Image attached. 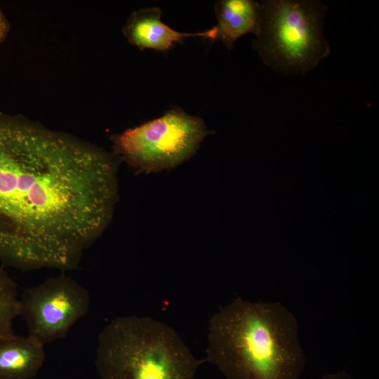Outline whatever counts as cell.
Masks as SVG:
<instances>
[{
    "label": "cell",
    "mask_w": 379,
    "mask_h": 379,
    "mask_svg": "<svg viewBox=\"0 0 379 379\" xmlns=\"http://www.w3.org/2000/svg\"><path fill=\"white\" fill-rule=\"evenodd\" d=\"M209 133L199 118L174 108L112 137L114 154L138 173L170 170L192 157Z\"/></svg>",
    "instance_id": "5b68a950"
},
{
    "label": "cell",
    "mask_w": 379,
    "mask_h": 379,
    "mask_svg": "<svg viewBox=\"0 0 379 379\" xmlns=\"http://www.w3.org/2000/svg\"><path fill=\"white\" fill-rule=\"evenodd\" d=\"M204 360L227 379H300L305 366L294 315L280 302L241 298L210 319Z\"/></svg>",
    "instance_id": "7a4b0ae2"
},
{
    "label": "cell",
    "mask_w": 379,
    "mask_h": 379,
    "mask_svg": "<svg viewBox=\"0 0 379 379\" xmlns=\"http://www.w3.org/2000/svg\"><path fill=\"white\" fill-rule=\"evenodd\" d=\"M204 361L167 324L126 315L111 320L99 333L95 364L100 379H194Z\"/></svg>",
    "instance_id": "3957f363"
},
{
    "label": "cell",
    "mask_w": 379,
    "mask_h": 379,
    "mask_svg": "<svg viewBox=\"0 0 379 379\" xmlns=\"http://www.w3.org/2000/svg\"><path fill=\"white\" fill-rule=\"evenodd\" d=\"M90 302L85 287L62 274L25 289L19 298L18 316L24 319L29 336L45 345L65 338L87 314Z\"/></svg>",
    "instance_id": "8992f818"
},
{
    "label": "cell",
    "mask_w": 379,
    "mask_h": 379,
    "mask_svg": "<svg viewBox=\"0 0 379 379\" xmlns=\"http://www.w3.org/2000/svg\"><path fill=\"white\" fill-rule=\"evenodd\" d=\"M161 15V11L159 8H142L134 11L123 28V33L128 42L140 49L165 51L175 43L189 37L215 40V26L196 33L180 32L164 23Z\"/></svg>",
    "instance_id": "52a82bcc"
},
{
    "label": "cell",
    "mask_w": 379,
    "mask_h": 379,
    "mask_svg": "<svg viewBox=\"0 0 379 379\" xmlns=\"http://www.w3.org/2000/svg\"><path fill=\"white\" fill-rule=\"evenodd\" d=\"M320 379H354L345 371H338L333 373L326 374Z\"/></svg>",
    "instance_id": "7c38bea8"
},
{
    "label": "cell",
    "mask_w": 379,
    "mask_h": 379,
    "mask_svg": "<svg viewBox=\"0 0 379 379\" xmlns=\"http://www.w3.org/2000/svg\"><path fill=\"white\" fill-rule=\"evenodd\" d=\"M253 47L262 62L284 74L305 73L328 57L324 35L326 6L315 0H265Z\"/></svg>",
    "instance_id": "277c9868"
},
{
    "label": "cell",
    "mask_w": 379,
    "mask_h": 379,
    "mask_svg": "<svg viewBox=\"0 0 379 379\" xmlns=\"http://www.w3.org/2000/svg\"><path fill=\"white\" fill-rule=\"evenodd\" d=\"M45 358L44 345L31 336L0 338V379H32Z\"/></svg>",
    "instance_id": "ba28073f"
},
{
    "label": "cell",
    "mask_w": 379,
    "mask_h": 379,
    "mask_svg": "<svg viewBox=\"0 0 379 379\" xmlns=\"http://www.w3.org/2000/svg\"><path fill=\"white\" fill-rule=\"evenodd\" d=\"M10 30L9 22L0 8V45L6 40Z\"/></svg>",
    "instance_id": "8fae6325"
},
{
    "label": "cell",
    "mask_w": 379,
    "mask_h": 379,
    "mask_svg": "<svg viewBox=\"0 0 379 379\" xmlns=\"http://www.w3.org/2000/svg\"><path fill=\"white\" fill-rule=\"evenodd\" d=\"M18 302L17 284L0 267V338L14 334L12 325L18 316Z\"/></svg>",
    "instance_id": "30bf717a"
},
{
    "label": "cell",
    "mask_w": 379,
    "mask_h": 379,
    "mask_svg": "<svg viewBox=\"0 0 379 379\" xmlns=\"http://www.w3.org/2000/svg\"><path fill=\"white\" fill-rule=\"evenodd\" d=\"M217 18L215 40L228 48L246 34L256 36L260 23V3L253 0H220L215 4Z\"/></svg>",
    "instance_id": "9c48e42d"
},
{
    "label": "cell",
    "mask_w": 379,
    "mask_h": 379,
    "mask_svg": "<svg viewBox=\"0 0 379 379\" xmlns=\"http://www.w3.org/2000/svg\"><path fill=\"white\" fill-rule=\"evenodd\" d=\"M119 158L69 133L0 112V260L71 270L103 234Z\"/></svg>",
    "instance_id": "6da1fadb"
}]
</instances>
